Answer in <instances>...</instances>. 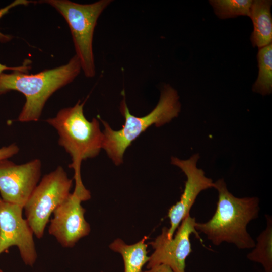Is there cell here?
I'll use <instances>...</instances> for the list:
<instances>
[{
  "label": "cell",
  "instance_id": "1",
  "mask_svg": "<svg viewBox=\"0 0 272 272\" xmlns=\"http://www.w3.org/2000/svg\"><path fill=\"white\" fill-rule=\"evenodd\" d=\"M218 192L216 212L205 223L196 222V230L205 234L213 244L233 243L240 249L254 248L255 242L247 231L248 224L258 217L259 198H238L230 193L223 179L214 182Z\"/></svg>",
  "mask_w": 272,
  "mask_h": 272
},
{
  "label": "cell",
  "instance_id": "2",
  "mask_svg": "<svg viewBox=\"0 0 272 272\" xmlns=\"http://www.w3.org/2000/svg\"><path fill=\"white\" fill-rule=\"evenodd\" d=\"M79 59L75 55L66 64L37 74L15 71L0 73V95L11 91L22 93L26 101L18 120L22 122L37 121L44 105L57 90L71 83L81 70Z\"/></svg>",
  "mask_w": 272,
  "mask_h": 272
},
{
  "label": "cell",
  "instance_id": "3",
  "mask_svg": "<svg viewBox=\"0 0 272 272\" xmlns=\"http://www.w3.org/2000/svg\"><path fill=\"white\" fill-rule=\"evenodd\" d=\"M84 104L85 101L79 100L74 106L63 108L54 117L46 120L57 131L58 144L71 157L69 167L74 171L75 189L80 191L86 189L81 178L82 162L97 156L102 149L103 141L97 119L90 121L86 118Z\"/></svg>",
  "mask_w": 272,
  "mask_h": 272
},
{
  "label": "cell",
  "instance_id": "4",
  "mask_svg": "<svg viewBox=\"0 0 272 272\" xmlns=\"http://www.w3.org/2000/svg\"><path fill=\"white\" fill-rule=\"evenodd\" d=\"M123 96L120 111L125 122L120 129L113 130L107 122L99 117L104 127L102 149L116 165L122 163L126 149L147 128L152 125L159 127L169 122L178 116L181 110L178 92L168 84L161 90L160 99L156 107L143 117H137L130 113L124 92Z\"/></svg>",
  "mask_w": 272,
  "mask_h": 272
},
{
  "label": "cell",
  "instance_id": "5",
  "mask_svg": "<svg viewBox=\"0 0 272 272\" xmlns=\"http://www.w3.org/2000/svg\"><path fill=\"white\" fill-rule=\"evenodd\" d=\"M40 2L50 5L63 17L69 26L81 69L86 77H93L96 73L92 45L94 32L99 17L112 1L100 0L90 4L68 0Z\"/></svg>",
  "mask_w": 272,
  "mask_h": 272
},
{
  "label": "cell",
  "instance_id": "6",
  "mask_svg": "<svg viewBox=\"0 0 272 272\" xmlns=\"http://www.w3.org/2000/svg\"><path fill=\"white\" fill-rule=\"evenodd\" d=\"M73 180L61 166L45 175L25 203L26 219L36 238L43 237L55 209L70 195Z\"/></svg>",
  "mask_w": 272,
  "mask_h": 272
},
{
  "label": "cell",
  "instance_id": "7",
  "mask_svg": "<svg viewBox=\"0 0 272 272\" xmlns=\"http://www.w3.org/2000/svg\"><path fill=\"white\" fill-rule=\"evenodd\" d=\"M23 209L0 196V255L16 246L24 264L33 266L37 258L34 235L28 221L23 217Z\"/></svg>",
  "mask_w": 272,
  "mask_h": 272
},
{
  "label": "cell",
  "instance_id": "8",
  "mask_svg": "<svg viewBox=\"0 0 272 272\" xmlns=\"http://www.w3.org/2000/svg\"><path fill=\"white\" fill-rule=\"evenodd\" d=\"M196 223L195 218L188 215L182 221L172 238L168 236V228H163L161 234L150 243L154 251L149 256L147 268L165 264L174 272H186V259L192 251L190 236L193 233L200 239L195 228Z\"/></svg>",
  "mask_w": 272,
  "mask_h": 272
},
{
  "label": "cell",
  "instance_id": "9",
  "mask_svg": "<svg viewBox=\"0 0 272 272\" xmlns=\"http://www.w3.org/2000/svg\"><path fill=\"white\" fill-rule=\"evenodd\" d=\"M41 162L34 159L16 164L7 159L0 161V196L6 201L24 208L41 176Z\"/></svg>",
  "mask_w": 272,
  "mask_h": 272
},
{
  "label": "cell",
  "instance_id": "10",
  "mask_svg": "<svg viewBox=\"0 0 272 272\" xmlns=\"http://www.w3.org/2000/svg\"><path fill=\"white\" fill-rule=\"evenodd\" d=\"M84 199L73 192L53 213L48 233L63 247L71 248L91 230L85 219V209L81 206Z\"/></svg>",
  "mask_w": 272,
  "mask_h": 272
},
{
  "label": "cell",
  "instance_id": "11",
  "mask_svg": "<svg viewBox=\"0 0 272 272\" xmlns=\"http://www.w3.org/2000/svg\"><path fill=\"white\" fill-rule=\"evenodd\" d=\"M199 158L198 154L193 155L187 160H181L175 157L171 158V163L182 170L187 180L180 200L172 206L168 213L170 221V227L168 230L170 238L173 237L180 223L190 214V209L199 194L203 190L214 187L212 180L205 176L202 169L197 168L196 165Z\"/></svg>",
  "mask_w": 272,
  "mask_h": 272
},
{
  "label": "cell",
  "instance_id": "12",
  "mask_svg": "<svg viewBox=\"0 0 272 272\" xmlns=\"http://www.w3.org/2000/svg\"><path fill=\"white\" fill-rule=\"evenodd\" d=\"M271 1L254 0L251 7L250 17L253 24L250 36L252 46L259 49L271 44Z\"/></svg>",
  "mask_w": 272,
  "mask_h": 272
},
{
  "label": "cell",
  "instance_id": "13",
  "mask_svg": "<svg viewBox=\"0 0 272 272\" xmlns=\"http://www.w3.org/2000/svg\"><path fill=\"white\" fill-rule=\"evenodd\" d=\"M147 237L132 245L125 244L120 239H117L109 246L110 248L119 253L124 262V272H142L144 265L148 262Z\"/></svg>",
  "mask_w": 272,
  "mask_h": 272
},
{
  "label": "cell",
  "instance_id": "14",
  "mask_svg": "<svg viewBox=\"0 0 272 272\" xmlns=\"http://www.w3.org/2000/svg\"><path fill=\"white\" fill-rule=\"evenodd\" d=\"M266 229L257 237L255 248L247 255V258L262 265L265 272H272V220L266 215Z\"/></svg>",
  "mask_w": 272,
  "mask_h": 272
},
{
  "label": "cell",
  "instance_id": "15",
  "mask_svg": "<svg viewBox=\"0 0 272 272\" xmlns=\"http://www.w3.org/2000/svg\"><path fill=\"white\" fill-rule=\"evenodd\" d=\"M257 57L259 72L252 91L263 96L269 95L272 91V44L260 48Z\"/></svg>",
  "mask_w": 272,
  "mask_h": 272
},
{
  "label": "cell",
  "instance_id": "16",
  "mask_svg": "<svg viewBox=\"0 0 272 272\" xmlns=\"http://www.w3.org/2000/svg\"><path fill=\"white\" fill-rule=\"evenodd\" d=\"M252 0H211L215 14L221 19L250 16Z\"/></svg>",
  "mask_w": 272,
  "mask_h": 272
},
{
  "label": "cell",
  "instance_id": "17",
  "mask_svg": "<svg viewBox=\"0 0 272 272\" xmlns=\"http://www.w3.org/2000/svg\"><path fill=\"white\" fill-rule=\"evenodd\" d=\"M33 2L28 0H15L6 7L0 9V19L5 14H6L11 8L20 6H27ZM11 37L8 35H5L0 32V41L5 42L9 41Z\"/></svg>",
  "mask_w": 272,
  "mask_h": 272
},
{
  "label": "cell",
  "instance_id": "18",
  "mask_svg": "<svg viewBox=\"0 0 272 272\" xmlns=\"http://www.w3.org/2000/svg\"><path fill=\"white\" fill-rule=\"evenodd\" d=\"M19 151L18 146L15 144H12L8 146L0 148V161L7 159L17 154Z\"/></svg>",
  "mask_w": 272,
  "mask_h": 272
},
{
  "label": "cell",
  "instance_id": "19",
  "mask_svg": "<svg viewBox=\"0 0 272 272\" xmlns=\"http://www.w3.org/2000/svg\"><path fill=\"white\" fill-rule=\"evenodd\" d=\"M27 64V63H26V64L20 66L9 67L0 63V73H3L5 70H11L13 71H20L27 73L28 70L30 69V66L28 65Z\"/></svg>",
  "mask_w": 272,
  "mask_h": 272
},
{
  "label": "cell",
  "instance_id": "20",
  "mask_svg": "<svg viewBox=\"0 0 272 272\" xmlns=\"http://www.w3.org/2000/svg\"><path fill=\"white\" fill-rule=\"evenodd\" d=\"M144 272H174L169 266L160 264L153 266Z\"/></svg>",
  "mask_w": 272,
  "mask_h": 272
},
{
  "label": "cell",
  "instance_id": "21",
  "mask_svg": "<svg viewBox=\"0 0 272 272\" xmlns=\"http://www.w3.org/2000/svg\"><path fill=\"white\" fill-rule=\"evenodd\" d=\"M0 272H3L2 269L0 268Z\"/></svg>",
  "mask_w": 272,
  "mask_h": 272
}]
</instances>
